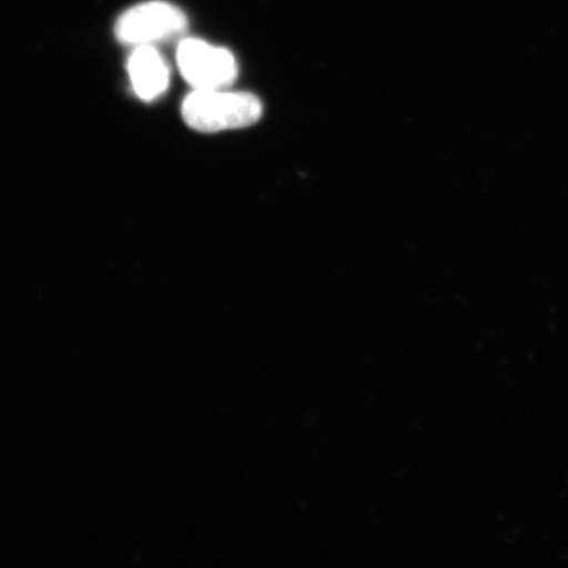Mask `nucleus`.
<instances>
[{
    "mask_svg": "<svg viewBox=\"0 0 568 568\" xmlns=\"http://www.w3.org/2000/svg\"><path fill=\"white\" fill-rule=\"evenodd\" d=\"M182 116L189 126L203 133L239 130L258 122L262 103L248 92L195 90L184 99Z\"/></svg>",
    "mask_w": 568,
    "mask_h": 568,
    "instance_id": "1",
    "label": "nucleus"
},
{
    "mask_svg": "<svg viewBox=\"0 0 568 568\" xmlns=\"http://www.w3.org/2000/svg\"><path fill=\"white\" fill-rule=\"evenodd\" d=\"M181 73L195 90H219L236 81L237 62L229 49L201 39H184L176 52Z\"/></svg>",
    "mask_w": 568,
    "mask_h": 568,
    "instance_id": "2",
    "label": "nucleus"
},
{
    "mask_svg": "<svg viewBox=\"0 0 568 568\" xmlns=\"http://www.w3.org/2000/svg\"><path fill=\"white\" fill-rule=\"evenodd\" d=\"M186 30L187 18L181 9L166 2H146L125 11L115 31L124 44L140 47L173 39Z\"/></svg>",
    "mask_w": 568,
    "mask_h": 568,
    "instance_id": "3",
    "label": "nucleus"
},
{
    "mask_svg": "<svg viewBox=\"0 0 568 568\" xmlns=\"http://www.w3.org/2000/svg\"><path fill=\"white\" fill-rule=\"evenodd\" d=\"M128 71L134 91L144 101H153L169 87V68L153 45L136 47L128 61Z\"/></svg>",
    "mask_w": 568,
    "mask_h": 568,
    "instance_id": "4",
    "label": "nucleus"
}]
</instances>
